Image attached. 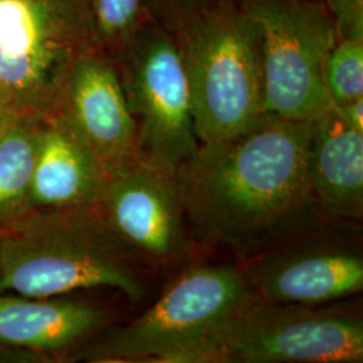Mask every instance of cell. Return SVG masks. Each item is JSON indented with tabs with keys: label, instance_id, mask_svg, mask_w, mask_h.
<instances>
[{
	"label": "cell",
	"instance_id": "6da1fadb",
	"mask_svg": "<svg viewBox=\"0 0 363 363\" xmlns=\"http://www.w3.org/2000/svg\"><path fill=\"white\" fill-rule=\"evenodd\" d=\"M312 121L264 113L229 139L199 143L172 177L195 233L250 253L318 210L308 172Z\"/></svg>",
	"mask_w": 363,
	"mask_h": 363
},
{
	"label": "cell",
	"instance_id": "7a4b0ae2",
	"mask_svg": "<svg viewBox=\"0 0 363 363\" xmlns=\"http://www.w3.org/2000/svg\"><path fill=\"white\" fill-rule=\"evenodd\" d=\"M93 288L130 300L145 294L139 259L97 206L28 210L1 229L0 294L57 298Z\"/></svg>",
	"mask_w": 363,
	"mask_h": 363
},
{
	"label": "cell",
	"instance_id": "3957f363",
	"mask_svg": "<svg viewBox=\"0 0 363 363\" xmlns=\"http://www.w3.org/2000/svg\"><path fill=\"white\" fill-rule=\"evenodd\" d=\"M257 298L241 268L195 267L128 325L85 345L76 359L86 362L220 363L228 327Z\"/></svg>",
	"mask_w": 363,
	"mask_h": 363
},
{
	"label": "cell",
	"instance_id": "277c9868",
	"mask_svg": "<svg viewBox=\"0 0 363 363\" xmlns=\"http://www.w3.org/2000/svg\"><path fill=\"white\" fill-rule=\"evenodd\" d=\"M169 33L181 54L199 143L229 139L265 113L261 37L238 0H220Z\"/></svg>",
	"mask_w": 363,
	"mask_h": 363
},
{
	"label": "cell",
	"instance_id": "5b68a950",
	"mask_svg": "<svg viewBox=\"0 0 363 363\" xmlns=\"http://www.w3.org/2000/svg\"><path fill=\"white\" fill-rule=\"evenodd\" d=\"M93 52L88 0H0V88L19 115H54L73 66Z\"/></svg>",
	"mask_w": 363,
	"mask_h": 363
},
{
	"label": "cell",
	"instance_id": "8992f818",
	"mask_svg": "<svg viewBox=\"0 0 363 363\" xmlns=\"http://www.w3.org/2000/svg\"><path fill=\"white\" fill-rule=\"evenodd\" d=\"M111 61L136 123L135 160L174 177L199 147L174 35L152 19Z\"/></svg>",
	"mask_w": 363,
	"mask_h": 363
},
{
	"label": "cell",
	"instance_id": "52a82bcc",
	"mask_svg": "<svg viewBox=\"0 0 363 363\" xmlns=\"http://www.w3.org/2000/svg\"><path fill=\"white\" fill-rule=\"evenodd\" d=\"M261 37L265 113L315 120L334 104L325 88L328 54L337 43L322 0H238Z\"/></svg>",
	"mask_w": 363,
	"mask_h": 363
},
{
	"label": "cell",
	"instance_id": "ba28073f",
	"mask_svg": "<svg viewBox=\"0 0 363 363\" xmlns=\"http://www.w3.org/2000/svg\"><path fill=\"white\" fill-rule=\"evenodd\" d=\"M363 322L349 312L252 300L225 331L220 362L361 363Z\"/></svg>",
	"mask_w": 363,
	"mask_h": 363
},
{
	"label": "cell",
	"instance_id": "9c48e42d",
	"mask_svg": "<svg viewBox=\"0 0 363 363\" xmlns=\"http://www.w3.org/2000/svg\"><path fill=\"white\" fill-rule=\"evenodd\" d=\"M99 210L139 259L172 262L189 247L184 210L174 178L139 162L109 175Z\"/></svg>",
	"mask_w": 363,
	"mask_h": 363
},
{
	"label": "cell",
	"instance_id": "30bf717a",
	"mask_svg": "<svg viewBox=\"0 0 363 363\" xmlns=\"http://www.w3.org/2000/svg\"><path fill=\"white\" fill-rule=\"evenodd\" d=\"M111 175L136 155V123L113 62L100 52L79 58L55 113Z\"/></svg>",
	"mask_w": 363,
	"mask_h": 363
},
{
	"label": "cell",
	"instance_id": "8fae6325",
	"mask_svg": "<svg viewBox=\"0 0 363 363\" xmlns=\"http://www.w3.org/2000/svg\"><path fill=\"white\" fill-rule=\"evenodd\" d=\"M109 174L57 116L40 118L28 210L96 208Z\"/></svg>",
	"mask_w": 363,
	"mask_h": 363
},
{
	"label": "cell",
	"instance_id": "7c38bea8",
	"mask_svg": "<svg viewBox=\"0 0 363 363\" xmlns=\"http://www.w3.org/2000/svg\"><path fill=\"white\" fill-rule=\"evenodd\" d=\"M250 289L262 300L318 306L359 294L363 261L340 249H311L273 256L242 269Z\"/></svg>",
	"mask_w": 363,
	"mask_h": 363
},
{
	"label": "cell",
	"instance_id": "4fadbf2b",
	"mask_svg": "<svg viewBox=\"0 0 363 363\" xmlns=\"http://www.w3.org/2000/svg\"><path fill=\"white\" fill-rule=\"evenodd\" d=\"M108 319L109 312L86 301L0 294V347L52 358L96 335Z\"/></svg>",
	"mask_w": 363,
	"mask_h": 363
},
{
	"label": "cell",
	"instance_id": "5bb4252c",
	"mask_svg": "<svg viewBox=\"0 0 363 363\" xmlns=\"http://www.w3.org/2000/svg\"><path fill=\"white\" fill-rule=\"evenodd\" d=\"M308 172L316 208L335 218H362L363 133L333 106L312 121Z\"/></svg>",
	"mask_w": 363,
	"mask_h": 363
},
{
	"label": "cell",
	"instance_id": "9a60e30c",
	"mask_svg": "<svg viewBox=\"0 0 363 363\" xmlns=\"http://www.w3.org/2000/svg\"><path fill=\"white\" fill-rule=\"evenodd\" d=\"M39 120L19 116L0 138V228L28 211Z\"/></svg>",
	"mask_w": 363,
	"mask_h": 363
},
{
	"label": "cell",
	"instance_id": "2e32d148",
	"mask_svg": "<svg viewBox=\"0 0 363 363\" xmlns=\"http://www.w3.org/2000/svg\"><path fill=\"white\" fill-rule=\"evenodd\" d=\"M97 50L113 58L150 21L142 0H88Z\"/></svg>",
	"mask_w": 363,
	"mask_h": 363
},
{
	"label": "cell",
	"instance_id": "e0dca14e",
	"mask_svg": "<svg viewBox=\"0 0 363 363\" xmlns=\"http://www.w3.org/2000/svg\"><path fill=\"white\" fill-rule=\"evenodd\" d=\"M325 79L334 106L363 99V39H337L325 62Z\"/></svg>",
	"mask_w": 363,
	"mask_h": 363
},
{
	"label": "cell",
	"instance_id": "ac0fdd59",
	"mask_svg": "<svg viewBox=\"0 0 363 363\" xmlns=\"http://www.w3.org/2000/svg\"><path fill=\"white\" fill-rule=\"evenodd\" d=\"M151 18L172 30L187 18L208 9L220 0H142Z\"/></svg>",
	"mask_w": 363,
	"mask_h": 363
},
{
	"label": "cell",
	"instance_id": "d6986e66",
	"mask_svg": "<svg viewBox=\"0 0 363 363\" xmlns=\"http://www.w3.org/2000/svg\"><path fill=\"white\" fill-rule=\"evenodd\" d=\"M337 39H363V0H322Z\"/></svg>",
	"mask_w": 363,
	"mask_h": 363
},
{
	"label": "cell",
	"instance_id": "ffe728a7",
	"mask_svg": "<svg viewBox=\"0 0 363 363\" xmlns=\"http://www.w3.org/2000/svg\"><path fill=\"white\" fill-rule=\"evenodd\" d=\"M337 113L345 120V123L352 130L363 133V99L354 100L351 103L335 106Z\"/></svg>",
	"mask_w": 363,
	"mask_h": 363
},
{
	"label": "cell",
	"instance_id": "44dd1931",
	"mask_svg": "<svg viewBox=\"0 0 363 363\" xmlns=\"http://www.w3.org/2000/svg\"><path fill=\"white\" fill-rule=\"evenodd\" d=\"M0 112H11V113L19 115L15 105L11 101V99L1 88H0ZM19 116H22V115H19Z\"/></svg>",
	"mask_w": 363,
	"mask_h": 363
},
{
	"label": "cell",
	"instance_id": "7402d4cb",
	"mask_svg": "<svg viewBox=\"0 0 363 363\" xmlns=\"http://www.w3.org/2000/svg\"><path fill=\"white\" fill-rule=\"evenodd\" d=\"M19 117L16 113L11 112H0V138L3 136V133L11 127L13 121Z\"/></svg>",
	"mask_w": 363,
	"mask_h": 363
},
{
	"label": "cell",
	"instance_id": "603a6c76",
	"mask_svg": "<svg viewBox=\"0 0 363 363\" xmlns=\"http://www.w3.org/2000/svg\"><path fill=\"white\" fill-rule=\"evenodd\" d=\"M1 229H3V228H0V235H1Z\"/></svg>",
	"mask_w": 363,
	"mask_h": 363
}]
</instances>
